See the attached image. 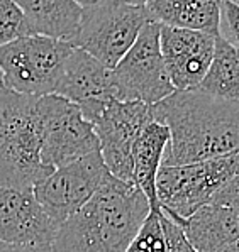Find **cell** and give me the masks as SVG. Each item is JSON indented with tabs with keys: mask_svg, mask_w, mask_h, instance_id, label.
Wrapping results in <instances>:
<instances>
[{
	"mask_svg": "<svg viewBox=\"0 0 239 252\" xmlns=\"http://www.w3.org/2000/svg\"><path fill=\"white\" fill-rule=\"evenodd\" d=\"M149 114L170 132L161 166L210 159L239 147V105L199 88L175 90L149 105Z\"/></svg>",
	"mask_w": 239,
	"mask_h": 252,
	"instance_id": "cell-1",
	"label": "cell"
},
{
	"mask_svg": "<svg viewBox=\"0 0 239 252\" xmlns=\"http://www.w3.org/2000/svg\"><path fill=\"white\" fill-rule=\"evenodd\" d=\"M136 185L109 174L87 203L56 228L55 252H124L149 213Z\"/></svg>",
	"mask_w": 239,
	"mask_h": 252,
	"instance_id": "cell-2",
	"label": "cell"
},
{
	"mask_svg": "<svg viewBox=\"0 0 239 252\" xmlns=\"http://www.w3.org/2000/svg\"><path fill=\"white\" fill-rule=\"evenodd\" d=\"M37 100L12 92L0 105V185L34 188L53 171L41 161Z\"/></svg>",
	"mask_w": 239,
	"mask_h": 252,
	"instance_id": "cell-3",
	"label": "cell"
},
{
	"mask_svg": "<svg viewBox=\"0 0 239 252\" xmlns=\"http://www.w3.org/2000/svg\"><path fill=\"white\" fill-rule=\"evenodd\" d=\"M239 171V147L217 158L178 166H161L156 174V200L175 220L190 217Z\"/></svg>",
	"mask_w": 239,
	"mask_h": 252,
	"instance_id": "cell-4",
	"label": "cell"
},
{
	"mask_svg": "<svg viewBox=\"0 0 239 252\" xmlns=\"http://www.w3.org/2000/svg\"><path fill=\"white\" fill-rule=\"evenodd\" d=\"M73 51L68 41L28 34L0 46V69L15 93L42 96L55 93L65 61Z\"/></svg>",
	"mask_w": 239,
	"mask_h": 252,
	"instance_id": "cell-5",
	"label": "cell"
},
{
	"mask_svg": "<svg viewBox=\"0 0 239 252\" xmlns=\"http://www.w3.org/2000/svg\"><path fill=\"white\" fill-rule=\"evenodd\" d=\"M151 21L144 5H131L121 0H100L82 7V19L73 48H80L105 68L112 69L134 44L142 26Z\"/></svg>",
	"mask_w": 239,
	"mask_h": 252,
	"instance_id": "cell-6",
	"label": "cell"
},
{
	"mask_svg": "<svg viewBox=\"0 0 239 252\" xmlns=\"http://www.w3.org/2000/svg\"><path fill=\"white\" fill-rule=\"evenodd\" d=\"M115 98L139 100L146 105L163 100L175 92L160 49V22L148 21L134 44L110 69Z\"/></svg>",
	"mask_w": 239,
	"mask_h": 252,
	"instance_id": "cell-7",
	"label": "cell"
},
{
	"mask_svg": "<svg viewBox=\"0 0 239 252\" xmlns=\"http://www.w3.org/2000/svg\"><path fill=\"white\" fill-rule=\"evenodd\" d=\"M41 120V161L55 169L99 151L94 124L83 117L78 105L49 93L37 100Z\"/></svg>",
	"mask_w": 239,
	"mask_h": 252,
	"instance_id": "cell-8",
	"label": "cell"
},
{
	"mask_svg": "<svg viewBox=\"0 0 239 252\" xmlns=\"http://www.w3.org/2000/svg\"><path fill=\"white\" fill-rule=\"evenodd\" d=\"M100 151L55 168L39 183L34 195L56 225L83 207L109 178Z\"/></svg>",
	"mask_w": 239,
	"mask_h": 252,
	"instance_id": "cell-9",
	"label": "cell"
},
{
	"mask_svg": "<svg viewBox=\"0 0 239 252\" xmlns=\"http://www.w3.org/2000/svg\"><path fill=\"white\" fill-rule=\"evenodd\" d=\"M149 120V105L139 100L117 98L110 100L94 120L103 164L114 178L124 183L134 185L133 146Z\"/></svg>",
	"mask_w": 239,
	"mask_h": 252,
	"instance_id": "cell-10",
	"label": "cell"
},
{
	"mask_svg": "<svg viewBox=\"0 0 239 252\" xmlns=\"http://www.w3.org/2000/svg\"><path fill=\"white\" fill-rule=\"evenodd\" d=\"M214 34L160 24V49L175 90H194L210 66Z\"/></svg>",
	"mask_w": 239,
	"mask_h": 252,
	"instance_id": "cell-11",
	"label": "cell"
},
{
	"mask_svg": "<svg viewBox=\"0 0 239 252\" xmlns=\"http://www.w3.org/2000/svg\"><path fill=\"white\" fill-rule=\"evenodd\" d=\"M55 93L78 105L83 117L92 124L115 98L110 69L80 48H73L68 54Z\"/></svg>",
	"mask_w": 239,
	"mask_h": 252,
	"instance_id": "cell-12",
	"label": "cell"
},
{
	"mask_svg": "<svg viewBox=\"0 0 239 252\" xmlns=\"http://www.w3.org/2000/svg\"><path fill=\"white\" fill-rule=\"evenodd\" d=\"M56 228L33 188L0 185V242L51 244Z\"/></svg>",
	"mask_w": 239,
	"mask_h": 252,
	"instance_id": "cell-13",
	"label": "cell"
},
{
	"mask_svg": "<svg viewBox=\"0 0 239 252\" xmlns=\"http://www.w3.org/2000/svg\"><path fill=\"white\" fill-rule=\"evenodd\" d=\"M176 222L197 252H226L239 239V207L207 203Z\"/></svg>",
	"mask_w": 239,
	"mask_h": 252,
	"instance_id": "cell-14",
	"label": "cell"
},
{
	"mask_svg": "<svg viewBox=\"0 0 239 252\" xmlns=\"http://www.w3.org/2000/svg\"><path fill=\"white\" fill-rule=\"evenodd\" d=\"M22 10L29 34H42L70 42L82 19L76 0H14Z\"/></svg>",
	"mask_w": 239,
	"mask_h": 252,
	"instance_id": "cell-15",
	"label": "cell"
},
{
	"mask_svg": "<svg viewBox=\"0 0 239 252\" xmlns=\"http://www.w3.org/2000/svg\"><path fill=\"white\" fill-rule=\"evenodd\" d=\"M170 141L168 127L156 120H149L137 135L133 146V176L134 185L149 201L151 210H160L156 200V174L163 162V153Z\"/></svg>",
	"mask_w": 239,
	"mask_h": 252,
	"instance_id": "cell-16",
	"label": "cell"
},
{
	"mask_svg": "<svg viewBox=\"0 0 239 252\" xmlns=\"http://www.w3.org/2000/svg\"><path fill=\"white\" fill-rule=\"evenodd\" d=\"M144 7L160 24L217 36L221 0H148Z\"/></svg>",
	"mask_w": 239,
	"mask_h": 252,
	"instance_id": "cell-17",
	"label": "cell"
},
{
	"mask_svg": "<svg viewBox=\"0 0 239 252\" xmlns=\"http://www.w3.org/2000/svg\"><path fill=\"white\" fill-rule=\"evenodd\" d=\"M197 88L239 105V49L215 37L210 66Z\"/></svg>",
	"mask_w": 239,
	"mask_h": 252,
	"instance_id": "cell-18",
	"label": "cell"
},
{
	"mask_svg": "<svg viewBox=\"0 0 239 252\" xmlns=\"http://www.w3.org/2000/svg\"><path fill=\"white\" fill-rule=\"evenodd\" d=\"M158 213L160 210H149L148 217L141 223L139 230L136 232L124 252H167Z\"/></svg>",
	"mask_w": 239,
	"mask_h": 252,
	"instance_id": "cell-19",
	"label": "cell"
},
{
	"mask_svg": "<svg viewBox=\"0 0 239 252\" xmlns=\"http://www.w3.org/2000/svg\"><path fill=\"white\" fill-rule=\"evenodd\" d=\"M28 34V24L17 3L14 0H0V46Z\"/></svg>",
	"mask_w": 239,
	"mask_h": 252,
	"instance_id": "cell-20",
	"label": "cell"
},
{
	"mask_svg": "<svg viewBox=\"0 0 239 252\" xmlns=\"http://www.w3.org/2000/svg\"><path fill=\"white\" fill-rule=\"evenodd\" d=\"M158 217H160L167 252H197L195 247L190 244V240L187 239L182 225H180L173 217H170L168 213L165 210H161V208H160Z\"/></svg>",
	"mask_w": 239,
	"mask_h": 252,
	"instance_id": "cell-21",
	"label": "cell"
},
{
	"mask_svg": "<svg viewBox=\"0 0 239 252\" xmlns=\"http://www.w3.org/2000/svg\"><path fill=\"white\" fill-rule=\"evenodd\" d=\"M217 36L239 49V3L233 0H221Z\"/></svg>",
	"mask_w": 239,
	"mask_h": 252,
	"instance_id": "cell-22",
	"label": "cell"
},
{
	"mask_svg": "<svg viewBox=\"0 0 239 252\" xmlns=\"http://www.w3.org/2000/svg\"><path fill=\"white\" fill-rule=\"evenodd\" d=\"M209 203L239 207V171L210 198Z\"/></svg>",
	"mask_w": 239,
	"mask_h": 252,
	"instance_id": "cell-23",
	"label": "cell"
},
{
	"mask_svg": "<svg viewBox=\"0 0 239 252\" xmlns=\"http://www.w3.org/2000/svg\"><path fill=\"white\" fill-rule=\"evenodd\" d=\"M0 252H55L51 244H9L0 242Z\"/></svg>",
	"mask_w": 239,
	"mask_h": 252,
	"instance_id": "cell-24",
	"label": "cell"
},
{
	"mask_svg": "<svg viewBox=\"0 0 239 252\" xmlns=\"http://www.w3.org/2000/svg\"><path fill=\"white\" fill-rule=\"evenodd\" d=\"M12 93V90H10L9 87L5 85V80H3V73H2V69H0V105L3 103V100L7 98V96Z\"/></svg>",
	"mask_w": 239,
	"mask_h": 252,
	"instance_id": "cell-25",
	"label": "cell"
},
{
	"mask_svg": "<svg viewBox=\"0 0 239 252\" xmlns=\"http://www.w3.org/2000/svg\"><path fill=\"white\" fill-rule=\"evenodd\" d=\"M76 2L80 3V7H90V5H95V3H99L100 0H76Z\"/></svg>",
	"mask_w": 239,
	"mask_h": 252,
	"instance_id": "cell-26",
	"label": "cell"
},
{
	"mask_svg": "<svg viewBox=\"0 0 239 252\" xmlns=\"http://www.w3.org/2000/svg\"><path fill=\"white\" fill-rule=\"evenodd\" d=\"M121 2H126V3H131V5H144L148 0H121Z\"/></svg>",
	"mask_w": 239,
	"mask_h": 252,
	"instance_id": "cell-27",
	"label": "cell"
},
{
	"mask_svg": "<svg viewBox=\"0 0 239 252\" xmlns=\"http://www.w3.org/2000/svg\"><path fill=\"white\" fill-rule=\"evenodd\" d=\"M226 252H239V239L233 244V246H229V249H227Z\"/></svg>",
	"mask_w": 239,
	"mask_h": 252,
	"instance_id": "cell-28",
	"label": "cell"
},
{
	"mask_svg": "<svg viewBox=\"0 0 239 252\" xmlns=\"http://www.w3.org/2000/svg\"><path fill=\"white\" fill-rule=\"evenodd\" d=\"M233 2H236V3H239V0H233Z\"/></svg>",
	"mask_w": 239,
	"mask_h": 252,
	"instance_id": "cell-29",
	"label": "cell"
}]
</instances>
